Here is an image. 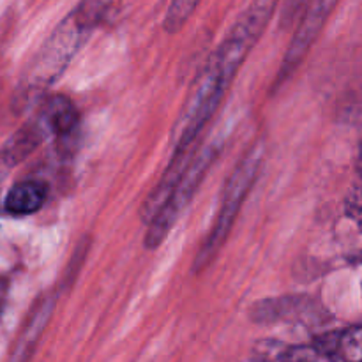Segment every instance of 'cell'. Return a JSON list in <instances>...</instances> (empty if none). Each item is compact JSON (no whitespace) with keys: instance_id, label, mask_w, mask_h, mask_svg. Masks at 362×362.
<instances>
[{"instance_id":"1","label":"cell","mask_w":362,"mask_h":362,"mask_svg":"<svg viewBox=\"0 0 362 362\" xmlns=\"http://www.w3.org/2000/svg\"><path fill=\"white\" fill-rule=\"evenodd\" d=\"M278 2L279 0H253L237 18L221 45L209 57L194 78L193 87L173 126L172 145L175 152L197 147L202 131L219 108L244 60L267 30L278 9Z\"/></svg>"},{"instance_id":"2","label":"cell","mask_w":362,"mask_h":362,"mask_svg":"<svg viewBox=\"0 0 362 362\" xmlns=\"http://www.w3.org/2000/svg\"><path fill=\"white\" fill-rule=\"evenodd\" d=\"M264 156V141H257L255 145H251L250 151L237 163L235 170H233L232 175L226 180L214 225H212L211 232L205 237L197 257H194V272L204 271L221 251L223 244L226 243L233 225H235V219L239 216L240 209H243L244 202H246L247 194L253 189L255 182H257L258 175H260Z\"/></svg>"},{"instance_id":"3","label":"cell","mask_w":362,"mask_h":362,"mask_svg":"<svg viewBox=\"0 0 362 362\" xmlns=\"http://www.w3.org/2000/svg\"><path fill=\"white\" fill-rule=\"evenodd\" d=\"M90 30L80 23L71 11L52 32L42 48L32 60L27 73V85L30 88H46L62 76L73 57L88 37Z\"/></svg>"},{"instance_id":"4","label":"cell","mask_w":362,"mask_h":362,"mask_svg":"<svg viewBox=\"0 0 362 362\" xmlns=\"http://www.w3.org/2000/svg\"><path fill=\"white\" fill-rule=\"evenodd\" d=\"M219 156V147L214 144L204 145V147L197 148V154L191 159L189 166L184 172L182 179L179 180L177 187L173 189L172 197L166 202L165 207L161 209L158 216L148 223L147 233H145V247L147 250H156L163 244L170 230L177 223L179 216L182 214L184 209L189 205L193 200V194L200 187L202 180L205 179L211 166L214 165L216 158Z\"/></svg>"},{"instance_id":"5","label":"cell","mask_w":362,"mask_h":362,"mask_svg":"<svg viewBox=\"0 0 362 362\" xmlns=\"http://www.w3.org/2000/svg\"><path fill=\"white\" fill-rule=\"evenodd\" d=\"M339 0H308L306 9H304L303 18H300L297 30L293 34L292 42H290L288 49L285 53L281 66H279L278 80H276V87L285 83L303 64L310 49L317 42L318 35H320L322 28H324L325 21L329 20L334 7L338 6Z\"/></svg>"},{"instance_id":"6","label":"cell","mask_w":362,"mask_h":362,"mask_svg":"<svg viewBox=\"0 0 362 362\" xmlns=\"http://www.w3.org/2000/svg\"><path fill=\"white\" fill-rule=\"evenodd\" d=\"M194 154H197V147L191 148V151L175 152V154H173L172 161H170L166 172L163 173L161 180H159L158 186L151 191L147 200H145L144 205H141V211H140L141 221L148 225V223H151L159 212H161V209L165 207L166 202L170 200V197H172L173 189L177 187L179 180L182 179L184 172L187 170V166H189L191 159H193Z\"/></svg>"},{"instance_id":"7","label":"cell","mask_w":362,"mask_h":362,"mask_svg":"<svg viewBox=\"0 0 362 362\" xmlns=\"http://www.w3.org/2000/svg\"><path fill=\"white\" fill-rule=\"evenodd\" d=\"M317 300L310 297H279V299H265L253 304L250 317L260 324H271L279 320H303V318L317 317Z\"/></svg>"},{"instance_id":"8","label":"cell","mask_w":362,"mask_h":362,"mask_svg":"<svg viewBox=\"0 0 362 362\" xmlns=\"http://www.w3.org/2000/svg\"><path fill=\"white\" fill-rule=\"evenodd\" d=\"M53 308H55V296H52V293H46V296L39 297L35 300L27 320H25L23 329L18 336V341L14 345L13 354H11L9 362H27L30 359L39 338L42 336L49 318H52Z\"/></svg>"},{"instance_id":"9","label":"cell","mask_w":362,"mask_h":362,"mask_svg":"<svg viewBox=\"0 0 362 362\" xmlns=\"http://www.w3.org/2000/svg\"><path fill=\"white\" fill-rule=\"evenodd\" d=\"M48 198V184L42 180H25L13 186L4 200V209L13 216L37 212Z\"/></svg>"},{"instance_id":"10","label":"cell","mask_w":362,"mask_h":362,"mask_svg":"<svg viewBox=\"0 0 362 362\" xmlns=\"http://www.w3.org/2000/svg\"><path fill=\"white\" fill-rule=\"evenodd\" d=\"M45 136V126L32 122L21 127L0 148V170H11L14 165L23 161L30 152L39 147Z\"/></svg>"},{"instance_id":"11","label":"cell","mask_w":362,"mask_h":362,"mask_svg":"<svg viewBox=\"0 0 362 362\" xmlns=\"http://www.w3.org/2000/svg\"><path fill=\"white\" fill-rule=\"evenodd\" d=\"M41 124L57 136H69L80 124V113L69 98L57 95L49 99L42 108Z\"/></svg>"},{"instance_id":"12","label":"cell","mask_w":362,"mask_h":362,"mask_svg":"<svg viewBox=\"0 0 362 362\" xmlns=\"http://www.w3.org/2000/svg\"><path fill=\"white\" fill-rule=\"evenodd\" d=\"M322 352L338 362H362V325L325 336Z\"/></svg>"},{"instance_id":"13","label":"cell","mask_w":362,"mask_h":362,"mask_svg":"<svg viewBox=\"0 0 362 362\" xmlns=\"http://www.w3.org/2000/svg\"><path fill=\"white\" fill-rule=\"evenodd\" d=\"M112 2L113 0H80L73 13L80 20V23L92 32L105 20L110 7H112Z\"/></svg>"},{"instance_id":"14","label":"cell","mask_w":362,"mask_h":362,"mask_svg":"<svg viewBox=\"0 0 362 362\" xmlns=\"http://www.w3.org/2000/svg\"><path fill=\"white\" fill-rule=\"evenodd\" d=\"M200 2L202 0H172L168 11H166L165 21H163L165 32L177 34L179 30H182V27L193 16L194 9H197Z\"/></svg>"},{"instance_id":"15","label":"cell","mask_w":362,"mask_h":362,"mask_svg":"<svg viewBox=\"0 0 362 362\" xmlns=\"http://www.w3.org/2000/svg\"><path fill=\"white\" fill-rule=\"evenodd\" d=\"M6 297H7V285H6V281H2V279H0V310H2L4 303H6Z\"/></svg>"}]
</instances>
